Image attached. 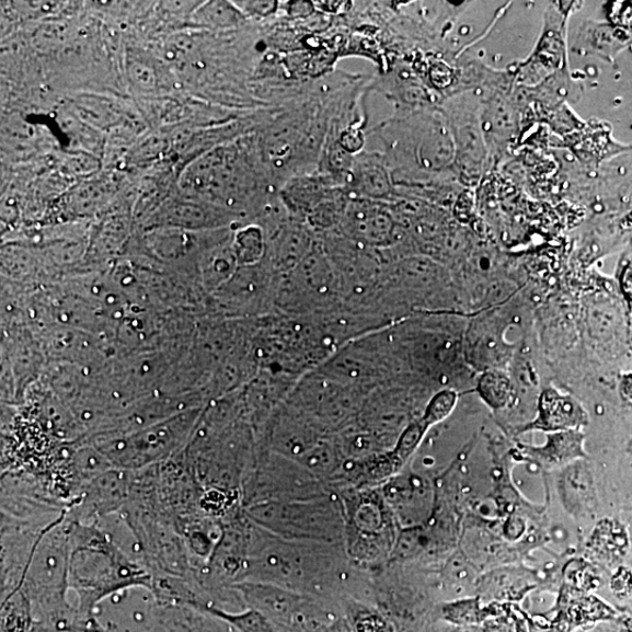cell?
<instances>
[{"instance_id":"16","label":"cell","mask_w":632,"mask_h":632,"mask_svg":"<svg viewBox=\"0 0 632 632\" xmlns=\"http://www.w3.org/2000/svg\"><path fill=\"white\" fill-rule=\"evenodd\" d=\"M34 624L31 604L22 591L2 601V632H30Z\"/></svg>"},{"instance_id":"4","label":"cell","mask_w":632,"mask_h":632,"mask_svg":"<svg viewBox=\"0 0 632 632\" xmlns=\"http://www.w3.org/2000/svg\"><path fill=\"white\" fill-rule=\"evenodd\" d=\"M257 267L246 266L242 271H237L233 278L217 292L223 300L227 309L234 311H250V309H260L268 303L273 298L278 296L280 281L273 277L276 275L275 269H255Z\"/></svg>"},{"instance_id":"12","label":"cell","mask_w":632,"mask_h":632,"mask_svg":"<svg viewBox=\"0 0 632 632\" xmlns=\"http://www.w3.org/2000/svg\"><path fill=\"white\" fill-rule=\"evenodd\" d=\"M559 492L570 515L576 518L585 516L593 501L590 474L581 464L573 463L560 475Z\"/></svg>"},{"instance_id":"21","label":"cell","mask_w":632,"mask_h":632,"mask_svg":"<svg viewBox=\"0 0 632 632\" xmlns=\"http://www.w3.org/2000/svg\"><path fill=\"white\" fill-rule=\"evenodd\" d=\"M314 7L312 3H288V14L299 16V15H307L313 12Z\"/></svg>"},{"instance_id":"7","label":"cell","mask_w":632,"mask_h":632,"mask_svg":"<svg viewBox=\"0 0 632 632\" xmlns=\"http://www.w3.org/2000/svg\"><path fill=\"white\" fill-rule=\"evenodd\" d=\"M351 197L388 202L392 196L389 164L381 153L360 152L354 158L346 185Z\"/></svg>"},{"instance_id":"19","label":"cell","mask_w":632,"mask_h":632,"mask_svg":"<svg viewBox=\"0 0 632 632\" xmlns=\"http://www.w3.org/2000/svg\"><path fill=\"white\" fill-rule=\"evenodd\" d=\"M338 143L343 147L351 156L356 157L358 153L363 152L365 146V135L360 126H348L340 131L336 136Z\"/></svg>"},{"instance_id":"1","label":"cell","mask_w":632,"mask_h":632,"mask_svg":"<svg viewBox=\"0 0 632 632\" xmlns=\"http://www.w3.org/2000/svg\"><path fill=\"white\" fill-rule=\"evenodd\" d=\"M70 519L72 553L68 585L77 596L79 614H95L102 602L129 588L151 591L152 574L119 551L96 522Z\"/></svg>"},{"instance_id":"23","label":"cell","mask_w":632,"mask_h":632,"mask_svg":"<svg viewBox=\"0 0 632 632\" xmlns=\"http://www.w3.org/2000/svg\"><path fill=\"white\" fill-rule=\"evenodd\" d=\"M485 632H510V629L506 625H495V627H491Z\"/></svg>"},{"instance_id":"18","label":"cell","mask_w":632,"mask_h":632,"mask_svg":"<svg viewBox=\"0 0 632 632\" xmlns=\"http://www.w3.org/2000/svg\"><path fill=\"white\" fill-rule=\"evenodd\" d=\"M480 600L457 601L444 607V617L448 621L457 624H473L484 620V610L480 606Z\"/></svg>"},{"instance_id":"22","label":"cell","mask_w":632,"mask_h":632,"mask_svg":"<svg viewBox=\"0 0 632 632\" xmlns=\"http://www.w3.org/2000/svg\"><path fill=\"white\" fill-rule=\"evenodd\" d=\"M30 632H64L60 631L56 628L43 624V623H36L34 624V627L32 628V630Z\"/></svg>"},{"instance_id":"10","label":"cell","mask_w":632,"mask_h":632,"mask_svg":"<svg viewBox=\"0 0 632 632\" xmlns=\"http://www.w3.org/2000/svg\"><path fill=\"white\" fill-rule=\"evenodd\" d=\"M556 611L554 620L556 632H571L576 628L609 619L613 614L606 604L571 586L562 589Z\"/></svg>"},{"instance_id":"2","label":"cell","mask_w":632,"mask_h":632,"mask_svg":"<svg viewBox=\"0 0 632 632\" xmlns=\"http://www.w3.org/2000/svg\"><path fill=\"white\" fill-rule=\"evenodd\" d=\"M200 409L179 415L128 434H100L91 443L113 468L139 471L163 463L183 451L198 424Z\"/></svg>"},{"instance_id":"15","label":"cell","mask_w":632,"mask_h":632,"mask_svg":"<svg viewBox=\"0 0 632 632\" xmlns=\"http://www.w3.org/2000/svg\"><path fill=\"white\" fill-rule=\"evenodd\" d=\"M194 609L223 621L239 632H275L269 619L257 609L250 608L242 612H229L212 605L198 606Z\"/></svg>"},{"instance_id":"6","label":"cell","mask_w":632,"mask_h":632,"mask_svg":"<svg viewBox=\"0 0 632 632\" xmlns=\"http://www.w3.org/2000/svg\"><path fill=\"white\" fill-rule=\"evenodd\" d=\"M587 423L588 416L583 405L572 397L562 395L556 389L549 388L540 397L537 418L524 426L521 433L579 430Z\"/></svg>"},{"instance_id":"3","label":"cell","mask_w":632,"mask_h":632,"mask_svg":"<svg viewBox=\"0 0 632 632\" xmlns=\"http://www.w3.org/2000/svg\"><path fill=\"white\" fill-rule=\"evenodd\" d=\"M349 241L372 250L394 242L397 223L383 202L351 197L338 226Z\"/></svg>"},{"instance_id":"13","label":"cell","mask_w":632,"mask_h":632,"mask_svg":"<svg viewBox=\"0 0 632 632\" xmlns=\"http://www.w3.org/2000/svg\"><path fill=\"white\" fill-rule=\"evenodd\" d=\"M239 264L230 245L220 244L212 248L203 258L200 276L205 289L217 292L229 283L237 273Z\"/></svg>"},{"instance_id":"14","label":"cell","mask_w":632,"mask_h":632,"mask_svg":"<svg viewBox=\"0 0 632 632\" xmlns=\"http://www.w3.org/2000/svg\"><path fill=\"white\" fill-rule=\"evenodd\" d=\"M232 248L239 266L257 265L266 254V233L258 226L239 229L232 239Z\"/></svg>"},{"instance_id":"9","label":"cell","mask_w":632,"mask_h":632,"mask_svg":"<svg viewBox=\"0 0 632 632\" xmlns=\"http://www.w3.org/2000/svg\"><path fill=\"white\" fill-rule=\"evenodd\" d=\"M272 242L271 267L280 275L295 269L317 244L309 227L294 218L276 231Z\"/></svg>"},{"instance_id":"11","label":"cell","mask_w":632,"mask_h":632,"mask_svg":"<svg viewBox=\"0 0 632 632\" xmlns=\"http://www.w3.org/2000/svg\"><path fill=\"white\" fill-rule=\"evenodd\" d=\"M584 440L585 437L579 430L561 432L547 436L542 447L524 446L522 450L542 468H567L586 456Z\"/></svg>"},{"instance_id":"17","label":"cell","mask_w":632,"mask_h":632,"mask_svg":"<svg viewBox=\"0 0 632 632\" xmlns=\"http://www.w3.org/2000/svg\"><path fill=\"white\" fill-rule=\"evenodd\" d=\"M483 400L494 409L505 406L510 397V382L507 376L499 370L486 371L478 383Z\"/></svg>"},{"instance_id":"8","label":"cell","mask_w":632,"mask_h":632,"mask_svg":"<svg viewBox=\"0 0 632 632\" xmlns=\"http://www.w3.org/2000/svg\"><path fill=\"white\" fill-rule=\"evenodd\" d=\"M332 179L322 174L300 175L286 182L280 193V199L290 217L303 221L318 204L340 189Z\"/></svg>"},{"instance_id":"20","label":"cell","mask_w":632,"mask_h":632,"mask_svg":"<svg viewBox=\"0 0 632 632\" xmlns=\"http://www.w3.org/2000/svg\"><path fill=\"white\" fill-rule=\"evenodd\" d=\"M239 9L252 15H269L278 9L277 2H244L239 3Z\"/></svg>"},{"instance_id":"5","label":"cell","mask_w":632,"mask_h":632,"mask_svg":"<svg viewBox=\"0 0 632 632\" xmlns=\"http://www.w3.org/2000/svg\"><path fill=\"white\" fill-rule=\"evenodd\" d=\"M458 401L457 392L453 390H441L436 394L423 416L410 423L400 436L394 451L388 455L389 463L397 472L401 469L421 446L424 437L436 424L449 417Z\"/></svg>"}]
</instances>
